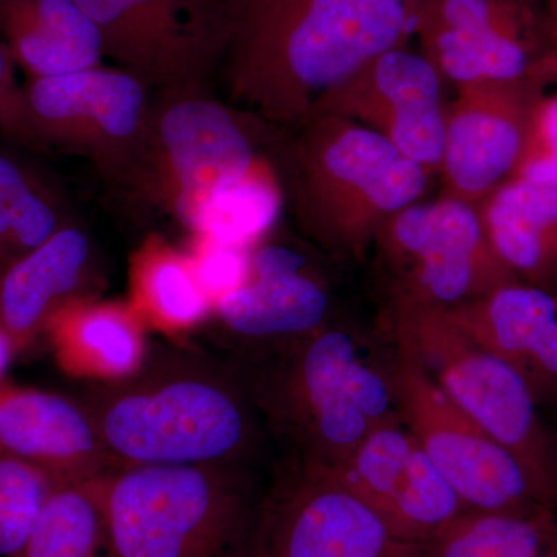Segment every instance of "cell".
I'll return each instance as SVG.
<instances>
[{
  "mask_svg": "<svg viewBox=\"0 0 557 557\" xmlns=\"http://www.w3.org/2000/svg\"><path fill=\"white\" fill-rule=\"evenodd\" d=\"M409 20L405 0H233L220 70L231 97L298 119L313 95L398 47Z\"/></svg>",
  "mask_w": 557,
  "mask_h": 557,
  "instance_id": "obj_1",
  "label": "cell"
},
{
  "mask_svg": "<svg viewBox=\"0 0 557 557\" xmlns=\"http://www.w3.org/2000/svg\"><path fill=\"white\" fill-rule=\"evenodd\" d=\"M121 467L244 463L252 421L239 386L194 358L145 364L79 401Z\"/></svg>",
  "mask_w": 557,
  "mask_h": 557,
  "instance_id": "obj_2",
  "label": "cell"
},
{
  "mask_svg": "<svg viewBox=\"0 0 557 557\" xmlns=\"http://www.w3.org/2000/svg\"><path fill=\"white\" fill-rule=\"evenodd\" d=\"M112 557H258L244 463L124 467L98 480Z\"/></svg>",
  "mask_w": 557,
  "mask_h": 557,
  "instance_id": "obj_3",
  "label": "cell"
},
{
  "mask_svg": "<svg viewBox=\"0 0 557 557\" xmlns=\"http://www.w3.org/2000/svg\"><path fill=\"white\" fill-rule=\"evenodd\" d=\"M255 174L248 132L209 90L153 95L137 163L123 188L197 236L215 201Z\"/></svg>",
  "mask_w": 557,
  "mask_h": 557,
  "instance_id": "obj_4",
  "label": "cell"
},
{
  "mask_svg": "<svg viewBox=\"0 0 557 557\" xmlns=\"http://www.w3.org/2000/svg\"><path fill=\"white\" fill-rule=\"evenodd\" d=\"M263 408L295 442L299 463L336 469L381 424L394 418L386 375L369 368L350 336L324 330L267 380Z\"/></svg>",
  "mask_w": 557,
  "mask_h": 557,
  "instance_id": "obj_5",
  "label": "cell"
},
{
  "mask_svg": "<svg viewBox=\"0 0 557 557\" xmlns=\"http://www.w3.org/2000/svg\"><path fill=\"white\" fill-rule=\"evenodd\" d=\"M398 351L556 500V448L539 417L537 399L511 366L475 344L446 311L420 306H409L399 319Z\"/></svg>",
  "mask_w": 557,
  "mask_h": 557,
  "instance_id": "obj_6",
  "label": "cell"
},
{
  "mask_svg": "<svg viewBox=\"0 0 557 557\" xmlns=\"http://www.w3.org/2000/svg\"><path fill=\"white\" fill-rule=\"evenodd\" d=\"M102 53L153 95L209 90L225 57L233 0H76Z\"/></svg>",
  "mask_w": 557,
  "mask_h": 557,
  "instance_id": "obj_7",
  "label": "cell"
},
{
  "mask_svg": "<svg viewBox=\"0 0 557 557\" xmlns=\"http://www.w3.org/2000/svg\"><path fill=\"white\" fill-rule=\"evenodd\" d=\"M386 376L399 420L461 504L478 511H531L553 504L518 458L461 412L412 359L398 351Z\"/></svg>",
  "mask_w": 557,
  "mask_h": 557,
  "instance_id": "obj_8",
  "label": "cell"
},
{
  "mask_svg": "<svg viewBox=\"0 0 557 557\" xmlns=\"http://www.w3.org/2000/svg\"><path fill=\"white\" fill-rule=\"evenodd\" d=\"M40 148L79 153L115 185L129 178L148 129L152 91L120 67L30 78L24 86Z\"/></svg>",
  "mask_w": 557,
  "mask_h": 557,
  "instance_id": "obj_9",
  "label": "cell"
},
{
  "mask_svg": "<svg viewBox=\"0 0 557 557\" xmlns=\"http://www.w3.org/2000/svg\"><path fill=\"white\" fill-rule=\"evenodd\" d=\"M379 515L332 471L299 463L263 500L258 557H397Z\"/></svg>",
  "mask_w": 557,
  "mask_h": 557,
  "instance_id": "obj_10",
  "label": "cell"
},
{
  "mask_svg": "<svg viewBox=\"0 0 557 557\" xmlns=\"http://www.w3.org/2000/svg\"><path fill=\"white\" fill-rule=\"evenodd\" d=\"M541 0H424L420 28L440 67L456 81L515 83L553 51Z\"/></svg>",
  "mask_w": 557,
  "mask_h": 557,
  "instance_id": "obj_11",
  "label": "cell"
},
{
  "mask_svg": "<svg viewBox=\"0 0 557 557\" xmlns=\"http://www.w3.org/2000/svg\"><path fill=\"white\" fill-rule=\"evenodd\" d=\"M329 471L379 515L397 542H428L463 507L417 438L394 418Z\"/></svg>",
  "mask_w": 557,
  "mask_h": 557,
  "instance_id": "obj_12",
  "label": "cell"
},
{
  "mask_svg": "<svg viewBox=\"0 0 557 557\" xmlns=\"http://www.w3.org/2000/svg\"><path fill=\"white\" fill-rule=\"evenodd\" d=\"M0 450L57 483L91 482L124 468L104 448L79 401L5 381L0 383Z\"/></svg>",
  "mask_w": 557,
  "mask_h": 557,
  "instance_id": "obj_13",
  "label": "cell"
},
{
  "mask_svg": "<svg viewBox=\"0 0 557 557\" xmlns=\"http://www.w3.org/2000/svg\"><path fill=\"white\" fill-rule=\"evenodd\" d=\"M394 239L416 260L417 287L432 302H458L478 289L490 293L511 282L512 271L493 248L483 247L474 212L458 201L401 212Z\"/></svg>",
  "mask_w": 557,
  "mask_h": 557,
  "instance_id": "obj_14",
  "label": "cell"
},
{
  "mask_svg": "<svg viewBox=\"0 0 557 557\" xmlns=\"http://www.w3.org/2000/svg\"><path fill=\"white\" fill-rule=\"evenodd\" d=\"M454 324L525 380L537 403L557 406V300L537 285L516 282L485 299L446 311Z\"/></svg>",
  "mask_w": 557,
  "mask_h": 557,
  "instance_id": "obj_15",
  "label": "cell"
},
{
  "mask_svg": "<svg viewBox=\"0 0 557 557\" xmlns=\"http://www.w3.org/2000/svg\"><path fill=\"white\" fill-rule=\"evenodd\" d=\"M94 267L89 236L67 225L28 255L0 270V327L16 350L42 332L58 307L86 295Z\"/></svg>",
  "mask_w": 557,
  "mask_h": 557,
  "instance_id": "obj_16",
  "label": "cell"
},
{
  "mask_svg": "<svg viewBox=\"0 0 557 557\" xmlns=\"http://www.w3.org/2000/svg\"><path fill=\"white\" fill-rule=\"evenodd\" d=\"M141 318L129 304L75 298L47 318L58 364L70 375L109 383L134 375L148 358Z\"/></svg>",
  "mask_w": 557,
  "mask_h": 557,
  "instance_id": "obj_17",
  "label": "cell"
},
{
  "mask_svg": "<svg viewBox=\"0 0 557 557\" xmlns=\"http://www.w3.org/2000/svg\"><path fill=\"white\" fill-rule=\"evenodd\" d=\"M0 35L28 79L97 67L104 60L100 33L76 0H0Z\"/></svg>",
  "mask_w": 557,
  "mask_h": 557,
  "instance_id": "obj_18",
  "label": "cell"
},
{
  "mask_svg": "<svg viewBox=\"0 0 557 557\" xmlns=\"http://www.w3.org/2000/svg\"><path fill=\"white\" fill-rule=\"evenodd\" d=\"M306 174L307 186L347 183L383 211L408 207L424 186L421 164L368 129L343 132L319 152L307 153Z\"/></svg>",
  "mask_w": 557,
  "mask_h": 557,
  "instance_id": "obj_19",
  "label": "cell"
},
{
  "mask_svg": "<svg viewBox=\"0 0 557 557\" xmlns=\"http://www.w3.org/2000/svg\"><path fill=\"white\" fill-rule=\"evenodd\" d=\"M490 244L512 273L530 281L557 274V188L515 180L487 211Z\"/></svg>",
  "mask_w": 557,
  "mask_h": 557,
  "instance_id": "obj_20",
  "label": "cell"
},
{
  "mask_svg": "<svg viewBox=\"0 0 557 557\" xmlns=\"http://www.w3.org/2000/svg\"><path fill=\"white\" fill-rule=\"evenodd\" d=\"M372 64L376 86L394 108L392 141L418 164L437 163L445 152L446 129L434 65L397 47Z\"/></svg>",
  "mask_w": 557,
  "mask_h": 557,
  "instance_id": "obj_21",
  "label": "cell"
},
{
  "mask_svg": "<svg viewBox=\"0 0 557 557\" xmlns=\"http://www.w3.org/2000/svg\"><path fill=\"white\" fill-rule=\"evenodd\" d=\"M212 311L230 332L245 338L307 335L324 319L327 298L300 273L255 277L219 299Z\"/></svg>",
  "mask_w": 557,
  "mask_h": 557,
  "instance_id": "obj_22",
  "label": "cell"
},
{
  "mask_svg": "<svg viewBox=\"0 0 557 557\" xmlns=\"http://www.w3.org/2000/svg\"><path fill=\"white\" fill-rule=\"evenodd\" d=\"M131 288L135 313L166 332L196 327L214 309L189 255L157 236L149 237L132 258Z\"/></svg>",
  "mask_w": 557,
  "mask_h": 557,
  "instance_id": "obj_23",
  "label": "cell"
},
{
  "mask_svg": "<svg viewBox=\"0 0 557 557\" xmlns=\"http://www.w3.org/2000/svg\"><path fill=\"white\" fill-rule=\"evenodd\" d=\"M515 110H474L450 123L443 156L458 188L482 193L516 166L527 131Z\"/></svg>",
  "mask_w": 557,
  "mask_h": 557,
  "instance_id": "obj_24",
  "label": "cell"
},
{
  "mask_svg": "<svg viewBox=\"0 0 557 557\" xmlns=\"http://www.w3.org/2000/svg\"><path fill=\"white\" fill-rule=\"evenodd\" d=\"M428 542L431 557H557L549 507L460 512Z\"/></svg>",
  "mask_w": 557,
  "mask_h": 557,
  "instance_id": "obj_25",
  "label": "cell"
},
{
  "mask_svg": "<svg viewBox=\"0 0 557 557\" xmlns=\"http://www.w3.org/2000/svg\"><path fill=\"white\" fill-rule=\"evenodd\" d=\"M17 557H112L98 480L57 483Z\"/></svg>",
  "mask_w": 557,
  "mask_h": 557,
  "instance_id": "obj_26",
  "label": "cell"
},
{
  "mask_svg": "<svg viewBox=\"0 0 557 557\" xmlns=\"http://www.w3.org/2000/svg\"><path fill=\"white\" fill-rule=\"evenodd\" d=\"M67 225L49 189L16 160L0 153V270Z\"/></svg>",
  "mask_w": 557,
  "mask_h": 557,
  "instance_id": "obj_27",
  "label": "cell"
},
{
  "mask_svg": "<svg viewBox=\"0 0 557 557\" xmlns=\"http://www.w3.org/2000/svg\"><path fill=\"white\" fill-rule=\"evenodd\" d=\"M54 485L39 468L0 450V556L21 555Z\"/></svg>",
  "mask_w": 557,
  "mask_h": 557,
  "instance_id": "obj_28",
  "label": "cell"
},
{
  "mask_svg": "<svg viewBox=\"0 0 557 557\" xmlns=\"http://www.w3.org/2000/svg\"><path fill=\"white\" fill-rule=\"evenodd\" d=\"M196 240V249L189 252L190 262L201 287L215 306L219 299L248 281L251 263L245 248L208 239Z\"/></svg>",
  "mask_w": 557,
  "mask_h": 557,
  "instance_id": "obj_29",
  "label": "cell"
},
{
  "mask_svg": "<svg viewBox=\"0 0 557 557\" xmlns=\"http://www.w3.org/2000/svg\"><path fill=\"white\" fill-rule=\"evenodd\" d=\"M516 164L518 180L557 188V98L539 109Z\"/></svg>",
  "mask_w": 557,
  "mask_h": 557,
  "instance_id": "obj_30",
  "label": "cell"
},
{
  "mask_svg": "<svg viewBox=\"0 0 557 557\" xmlns=\"http://www.w3.org/2000/svg\"><path fill=\"white\" fill-rule=\"evenodd\" d=\"M16 62L0 39V134L21 143L40 148L33 131L24 86L17 83Z\"/></svg>",
  "mask_w": 557,
  "mask_h": 557,
  "instance_id": "obj_31",
  "label": "cell"
},
{
  "mask_svg": "<svg viewBox=\"0 0 557 557\" xmlns=\"http://www.w3.org/2000/svg\"><path fill=\"white\" fill-rule=\"evenodd\" d=\"M255 277H277L300 273L304 258L298 252L284 247H265L256 252L251 259Z\"/></svg>",
  "mask_w": 557,
  "mask_h": 557,
  "instance_id": "obj_32",
  "label": "cell"
},
{
  "mask_svg": "<svg viewBox=\"0 0 557 557\" xmlns=\"http://www.w3.org/2000/svg\"><path fill=\"white\" fill-rule=\"evenodd\" d=\"M14 354H16V346H14L13 339L10 338L5 330L0 327V383L5 381Z\"/></svg>",
  "mask_w": 557,
  "mask_h": 557,
  "instance_id": "obj_33",
  "label": "cell"
},
{
  "mask_svg": "<svg viewBox=\"0 0 557 557\" xmlns=\"http://www.w3.org/2000/svg\"><path fill=\"white\" fill-rule=\"evenodd\" d=\"M542 2L545 3V11H547L553 33H557V0H542Z\"/></svg>",
  "mask_w": 557,
  "mask_h": 557,
  "instance_id": "obj_34",
  "label": "cell"
},
{
  "mask_svg": "<svg viewBox=\"0 0 557 557\" xmlns=\"http://www.w3.org/2000/svg\"><path fill=\"white\" fill-rule=\"evenodd\" d=\"M552 60L557 62V33H553V57Z\"/></svg>",
  "mask_w": 557,
  "mask_h": 557,
  "instance_id": "obj_35",
  "label": "cell"
},
{
  "mask_svg": "<svg viewBox=\"0 0 557 557\" xmlns=\"http://www.w3.org/2000/svg\"><path fill=\"white\" fill-rule=\"evenodd\" d=\"M406 3H408V5H421V3L424 2V0H405Z\"/></svg>",
  "mask_w": 557,
  "mask_h": 557,
  "instance_id": "obj_36",
  "label": "cell"
},
{
  "mask_svg": "<svg viewBox=\"0 0 557 557\" xmlns=\"http://www.w3.org/2000/svg\"><path fill=\"white\" fill-rule=\"evenodd\" d=\"M555 282H556V292H555V293H553V295H555V298H556V300H557V274H556V276H555Z\"/></svg>",
  "mask_w": 557,
  "mask_h": 557,
  "instance_id": "obj_37",
  "label": "cell"
},
{
  "mask_svg": "<svg viewBox=\"0 0 557 557\" xmlns=\"http://www.w3.org/2000/svg\"><path fill=\"white\" fill-rule=\"evenodd\" d=\"M0 557H2V556H0Z\"/></svg>",
  "mask_w": 557,
  "mask_h": 557,
  "instance_id": "obj_38",
  "label": "cell"
}]
</instances>
